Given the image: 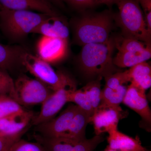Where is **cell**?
<instances>
[{"mask_svg":"<svg viewBox=\"0 0 151 151\" xmlns=\"http://www.w3.org/2000/svg\"><path fill=\"white\" fill-rule=\"evenodd\" d=\"M114 21V14L110 10L85 12L73 22L74 43L82 46L107 41L110 38Z\"/></svg>","mask_w":151,"mask_h":151,"instance_id":"6da1fadb","label":"cell"},{"mask_svg":"<svg viewBox=\"0 0 151 151\" xmlns=\"http://www.w3.org/2000/svg\"><path fill=\"white\" fill-rule=\"evenodd\" d=\"M115 49L114 38L103 43L84 45L78 57L79 67L89 76L103 78L121 71L113 63Z\"/></svg>","mask_w":151,"mask_h":151,"instance_id":"7a4b0ae2","label":"cell"},{"mask_svg":"<svg viewBox=\"0 0 151 151\" xmlns=\"http://www.w3.org/2000/svg\"><path fill=\"white\" fill-rule=\"evenodd\" d=\"M116 4L119 12L114 14V20L122 29L123 36L151 45V32L137 0H119Z\"/></svg>","mask_w":151,"mask_h":151,"instance_id":"3957f363","label":"cell"},{"mask_svg":"<svg viewBox=\"0 0 151 151\" xmlns=\"http://www.w3.org/2000/svg\"><path fill=\"white\" fill-rule=\"evenodd\" d=\"M50 16L33 11L0 10V29L10 40H21Z\"/></svg>","mask_w":151,"mask_h":151,"instance_id":"277c9868","label":"cell"},{"mask_svg":"<svg viewBox=\"0 0 151 151\" xmlns=\"http://www.w3.org/2000/svg\"><path fill=\"white\" fill-rule=\"evenodd\" d=\"M21 63L36 79L52 91L61 88L72 78L62 71H55L51 64L27 51L22 58Z\"/></svg>","mask_w":151,"mask_h":151,"instance_id":"5b68a950","label":"cell"},{"mask_svg":"<svg viewBox=\"0 0 151 151\" xmlns=\"http://www.w3.org/2000/svg\"><path fill=\"white\" fill-rule=\"evenodd\" d=\"M14 85L15 100L22 106L42 104L53 92L37 79L24 75L18 77Z\"/></svg>","mask_w":151,"mask_h":151,"instance_id":"8992f818","label":"cell"},{"mask_svg":"<svg viewBox=\"0 0 151 151\" xmlns=\"http://www.w3.org/2000/svg\"><path fill=\"white\" fill-rule=\"evenodd\" d=\"M76 89L75 81L71 78L62 87L53 91L41 104L40 111L34 118L35 126L53 119L66 103L69 102L70 94Z\"/></svg>","mask_w":151,"mask_h":151,"instance_id":"52a82bcc","label":"cell"},{"mask_svg":"<svg viewBox=\"0 0 151 151\" xmlns=\"http://www.w3.org/2000/svg\"><path fill=\"white\" fill-rule=\"evenodd\" d=\"M34 138L45 151H93L104 140L102 135H95L91 139L81 140L65 138H48L40 134Z\"/></svg>","mask_w":151,"mask_h":151,"instance_id":"ba28073f","label":"cell"},{"mask_svg":"<svg viewBox=\"0 0 151 151\" xmlns=\"http://www.w3.org/2000/svg\"><path fill=\"white\" fill-rule=\"evenodd\" d=\"M126 113L120 106H112L100 104L91 117L96 135L118 129L119 121Z\"/></svg>","mask_w":151,"mask_h":151,"instance_id":"9c48e42d","label":"cell"},{"mask_svg":"<svg viewBox=\"0 0 151 151\" xmlns=\"http://www.w3.org/2000/svg\"><path fill=\"white\" fill-rule=\"evenodd\" d=\"M78 108L76 105H69L56 118L35 126L36 131L46 137H64Z\"/></svg>","mask_w":151,"mask_h":151,"instance_id":"30bf717a","label":"cell"},{"mask_svg":"<svg viewBox=\"0 0 151 151\" xmlns=\"http://www.w3.org/2000/svg\"><path fill=\"white\" fill-rule=\"evenodd\" d=\"M68 40L42 36L37 43V56L50 64L65 59L68 53Z\"/></svg>","mask_w":151,"mask_h":151,"instance_id":"8fae6325","label":"cell"},{"mask_svg":"<svg viewBox=\"0 0 151 151\" xmlns=\"http://www.w3.org/2000/svg\"><path fill=\"white\" fill-rule=\"evenodd\" d=\"M146 90L132 82L127 88L123 103L141 116L142 127L150 132L151 111L146 97Z\"/></svg>","mask_w":151,"mask_h":151,"instance_id":"7c38bea8","label":"cell"},{"mask_svg":"<svg viewBox=\"0 0 151 151\" xmlns=\"http://www.w3.org/2000/svg\"><path fill=\"white\" fill-rule=\"evenodd\" d=\"M34 113L25 111L0 119V136L21 138L32 124Z\"/></svg>","mask_w":151,"mask_h":151,"instance_id":"4fadbf2b","label":"cell"},{"mask_svg":"<svg viewBox=\"0 0 151 151\" xmlns=\"http://www.w3.org/2000/svg\"><path fill=\"white\" fill-rule=\"evenodd\" d=\"M37 12L51 16L58 15L47 0H0V10Z\"/></svg>","mask_w":151,"mask_h":151,"instance_id":"5bb4252c","label":"cell"},{"mask_svg":"<svg viewBox=\"0 0 151 151\" xmlns=\"http://www.w3.org/2000/svg\"><path fill=\"white\" fill-rule=\"evenodd\" d=\"M32 33L68 40L70 32L67 23L64 19L58 15L50 16L44 20L36 28Z\"/></svg>","mask_w":151,"mask_h":151,"instance_id":"9a60e30c","label":"cell"},{"mask_svg":"<svg viewBox=\"0 0 151 151\" xmlns=\"http://www.w3.org/2000/svg\"><path fill=\"white\" fill-rule=\"evenodd\" d=\"M108 134V145L107 147L108 148L116 151H149L142 145L138 136L132 137L118 129L111 131Z\"/></svg>","mask_w":151,"mask_h":151,"instance_id":"2e32d148","label":"cell"},{"mask_svg":"<svg viewBox=\"0 0 151 151\" xmlns=\"http://www.w3.org/2000/svg\"><path fill=\"white\" fill-rule=\"evenodd\" d=\"M91 121V116L78 107L70 127L63 138L76 140L86 139V127Z\"/></svg>","mask_w":151,"mask_h":151,"instance_id":"e0dca14e","label":"cell"},{"mask_svg":"<svg viewBox=\"0 0 151 151\" xmlns=\"http://www.w3.org/2000/svg\"><path fill=\"white\" fill-rule=\"evenodd\" d=\"M151 48L142 52L118 51L113 58L114 65L119 68H131L150 59Z\"/></svg>","mask_w":151,"mask_h":151,"instance_id":"ac0fdd59","label":"cell"},{"mask_svg":"<svg viewBox=\"0 0 151 151\" xmlns=\"http://www.w3.org/2000/svg\"><path fill=\"white\" fill-rule=\"evenodd\" d=\"M26 51L21 47L0 43V69L7 70L22 65V58Z\"/></svg>","mask_w":151,"mask_h":151,"instance_id":"d6986e66","label":"cell"},{"mask_svg":"<svg viewBox=\"0 0 151 151\" xmlns=\"http://www.w3.org/2000/svg\"><path fill=\"white\" fill-rule=\"evenodd\" d=\"M131 82L141 89L146 90L151 86V67L146 62H144L130 68L128 70Z\"/></svg>","mask_w":151,"mask_h":151,"instance_id":"ffe728a7","label":"cell"},{"mask_svg":"<svg viewBox=\"0 0 151 151\" xmlns=\"http://www.w3.org/2000/svg\"><path fill=\"white\" fill-rule=\"evenodd\" d=\"M128 86L126 84L116 89H112L105 86L101 93L100 104L112 106H120L123 103L127 93Z\"/></svg>","mask_w":151,"mask_h":151,"instance_id":"44dd1931","label":"cell"},{"mask_svg":"<svg viewBox=\"0 0 151 151\" xmlns=\"http://www.w3.org/2000/svg\"><path fill=\"white\" fill-rule=\"evenodd\" d=\"M114 41L118 51L142 52L151 48L150 45L140 41L123 36L114 38Z\"/></svg>","mask_w":151,"mask_h":151,"instance_id":"7402d4cb","label":"cell"},{"mask_svg":"<svg viewBox=\"0 0 151 151\" xmlns=\"http://www.w3.org/2000/svg\"><path fill=\"white\" fill-rule=\"evenodd\" d=\"M102 78L97 77V79L89 81L82 88L90 101L94 112L101 103L102 89L100 81Z\"/></svg>","mask_w":151,"mask_h":151,"instance_id":"603a6c76","label":"cell"},{"mask_svg":"<svg viewBox=\"0 0 151 151\" xmlns=\"http://www.w3.org/2000/svg\"><path fill=\"white\" fill-rule=\"evenodd\" d=\"M25 110L12 98L0 95V119Z\"/></svg>","mask_w":151,"mask_h":151,"instance_id":"cb8c5ba5","label":"cell"},{"mask_svg":"<svg viewBox=\"0 0 151 151\" xmlns=\"http://www.w3.org/2000/svg\"><path fill=\"white\" fill-rule=\"evenodd\" d=\"M69 102H72L78 106L89 116L92 117L94 111L91 103L82 88L76 90L70 94Z\"/></svg>","mask_w":151,"mask_h":151,"instance_id":"d4e9b609","label":"cell"},{"mask_svg":"<svg viewBox=\"0 0 151 151\" xmlns=\"http://www.w3.org/2000/svg\"><path fill=\"white\" fill-rule=\"evenodd\" d=\"M0 95L9 96L15 100L14 81L5 69H0Z\"/></svg>","mask_w":151,"mask_h":151,"instance_id":"484cf974","label":"cell"},{"mask_svg":"<svg viewBox=\"0 0 151 151\" xmlns=\"http://www.w3.org/2000/svg\"><path fill=\"white\" fill-rule=\"evenodd\" d=\"M105 86L112 89H116L122 85L131 82L128 70L121 71L108 76L105 78Z\"/></svg>","mask_w":151,"mask_h":151,"instance_id":"4316f807","label":"cell"},{"mask_svg":"<svg viewBox=\"0 0 151 151\" xmlns=\"http://www.w3.org/2000/svg\"><path fill=\"white\" fill-rule=\"evenodd\" d=\"M10 151H45L42 146L37 142L19 140L14 144Z\"/></svg>","mask_w":151,"mask_h":151,"instance_id":"83f0119b","label":"cell"},{"mask_svg":"<svg viewBox=\"0 0 151 151\" xmlns=\"http://www.w3.org/2000/svg\"><path fill=\"white\" fill-rule=\"evenodd\" d=\"M74 8L79 10H84L90 8L99 4L96 0H61Z\"/></svg>","mask_w":151,"mask_h":151,"instance_id":"f1b7e54d","label":"cell"},{"mask_svg":"<svg viewBox=\"0 0 151 151\" xmlns=\"http://www.w3.org/2000/svg\"><path fill=\"white\" fill-rule=\"evenodd\" d=\"M142 7L148 29L151 32V0H137Z\"/></svg>","mask_w":151,"mask_h":151,"instance_id":"f546056e","label":"cell"},{"mask_svg":"<svg viewBox=\"0 0 151 151\" xmlns=\"http://www.w3.org/2000/svg\"><path fill=\"white\" fill-rule=\"evenodd\" d=\"M21 138L0 136V151H10L14 143Z\"/></svg>","mask_w":151,"mask_h":151,"instance_id":"4dcf8cb0","label":"cell"},{"mask_svg":"<svg viewBox=\"0 0 151 151\" xmlns=\"http://www.w3.org/2000/svg\"><path fill=\"white\" fill-rule=\"evenodd\" d=\"M119 0H96V1L99 4H105L108 6H111L114 4H116Z\"/></svg>","mask_w":151,"mask_h":151,"instance_id":"1f68e13d","label":"cell"},{"mask_svg":"<svg viewBox=\"0 0 151 151\" xmlns=\"http://www.w3.org/2000/svg\"><path fill=\"white\" fill-rule=\"evenodd\" d=\"M49 2L50 1L51 2L56 4L59 5H62L63 2L61 0H47Z\"/></svg>","mask_w":151,"mask_h":151,"instance_id":"d6a6232c","label":"cell"},{"mask_svg":"<svg viewBox=\"0 0 151 151\" xmlns=\"http://www.w3.org/2000/svg\"><path fill=\"white\" fill-rule=\"evenodd\" d=\"M103 151H116L115 150H112V149H111L110 148H108L107 147L106 149H105V150Z\"/></svg>","mask_w":151,"mask_h":151,"instance_id":"836d02e7","label":"cell"}]
</instances>
